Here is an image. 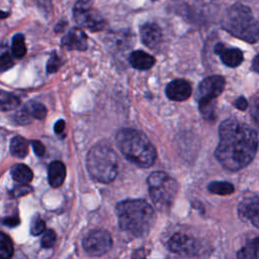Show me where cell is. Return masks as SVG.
<instances>
[{"label": "cell", "mask_w": 259, "mask_h": 259, "mask_svg": "<svg viewBox=\"0 0 259 259\" xmlns=\"http://www.w3.org/2000/svg\"><path fill=\"white\" fill-rule=\"evenodd\" d=\"M133 39V35L127 31L116 32L111 34L108 38L109 47L114 51H124L132 46Z\"/></svg>", "instance_id": "cell-19"}, {"label": "cell", "mask_w": 259, "mask_h": 259, "mask_svg": "<svg viewBox=\"0 0 259 259\" xmlns=\"http://www.w3.org/2000/svg\"><path fill=\"white\" fill-rule=\"evenodd\" d=\"M32 189L26 185V184H20V185H17L16 187H14L11 191H10V194L12 197H18V196H21V195H24L28 192H30Z\"/></svg>", "instance_id": "cell-32"}, {"label": "cell", "mask_w": 259, "mask_h": 259, "mask_svg": "<svg viewBox=\"0 0 259 259\" xmlns=\"http://www.w3.org/2000/svg\"><path fill=\"white\" fill-rule=\"evenodd\" d=\"M11 52L14 58L21 59L26 54V46L24 36L21 33H17L12 38V45H11Z\"/></svg>", "instance_id": "cell-24"}, {"label": "cell", "mask_w": 259, "mask_h": 259, "mask_svg": "<svg viewBox=\"0 0 259 259\" xmlns=\"http://www.w3.org/2000/svg\"><path fill=\"white\" fill-rule=\"evenodd\" d=\"M252 69L259 74V55H257L252 62Z\"/></svg>", "instance_id": "cell-37"}, {"label": "cell", "mask_w": 259, "mask_h": 259, "mask_svg": "<svg viewBox=\"0 0 259 259\" xmlns=\"http://www.w3.org/2000/svg\"><path fill=\"white\" fill-rule=\"evenodd\" d=\"M54 128H55V133H56V134H61V133L64 131V128H65V121H64L63 119L58 120V121L55 123Z\"/></svg>", "instance_id": "cell-36"}, {"label": "cell", "mask_w": 259, "mask_h": 259, "mask_svg": "<svg viewBox=\"0 0 259 259\" xmlns=\"http://www.w3.org/2000/svg\"><path fill=\"white\" fill-rule=\"evenodd\" d=\"M116 214L121 230L134 237H145L153 228L156 214L144 199H126L116 205Z\"/></svg>", "instance_id": "cell-2"}, {"label": "cell", "mask_w": 259, "mask_h": 259, "mask_svg": "<svg viewBox=\"0 0 259 259\" xmlns=\"http://www.w3.org/2000/svg\"><path fill=\"white\" fill-rule=\"evenodd\" d=\"M208 190L212 193L219 194V195H227L234 192V186L230 182L225 181H214L209 183Z\"/></svg>", "instance_id": "cell-26"}, {"label": "cell", "mask_w": 259, "mask_h": 259, "mask_svg": "<svg viewBox=\"0 0 259 259\" xmlns=\"http://www.w3.org/2000/svg\"><path fill=\"white\" fill-rule=\"evenodd\" d=\"M47 115V107L37 101L31 100L24 104L22 109L18 112L16 119L20 123H28L30 118L44 119Z\"/></svg>", "instance_id": "cell-13"}, {"label": "cell", "mask_w": 259, "mask_h": 259, "mask_svg": "<svg viewBox=\"0 0 259 259\" xmlns=\"http://www.w3.org/2000/svg\"><path fill=\"white\" fill-rule=\"evenodd\" d=\"M238 258L250 259L259 258V237L243 247L237 254Z\"/></svg>", "instance_id": "cell-23"}, {"label": "cell", "mask_w": 259, "mask_h": 259, "mask_svg": "<svg viewBox=\"0 0 259 259\" xmlns=\"http://www.w3.org/2000/svg\"><path fill=\"white\" fill-rule=\"evenodd\" d=\"M62 62L60 60V58L58 57L57 54H53L51 56V58L49 59L48 61V64H47V71L48 73H55L61 66Z\"/></svg>", "instance_id": "cell-29"}, {"label": "cell", "mask_w": 259, "mask_h": 259, "mask_svg": "<svg viewBox=\"0 0 259 259\" xmlns=\"http://www.w3.org/2000/svg\"><path fill=\"white\" fill-rule=\"evenodd\" d=\"M56 242V233L53 230L47 231L41 238V247L51 248Z\"/></svg>", "instance_id": "cell-28"}, {"label": "cell", "mask_w": 259, "mask_h": 259, "mask_svg": "<svg viewBox=\"0 0 259 259\" xmlns=\"http://www.w3.org/2000/svg\"><path fill=\"white\" fill-rule=\"evenodd\" d=\"M238 214L243 221H249L259 229V197H247L238 206Z\"/></svg>", "instance_id": "cell-11"}, {"label": "cell", "mask_w": 259, "mask_h": 259, "mask_svg": "<svg viewBox=\"0 0 259 259\" xmlns=\"http://www.w3.org/2000/svg\"><path fill=\"white\" fill-rule=\"evenodd\" d=\"M46 229V224L45 222L39 218V217H36L32 220L31 222V225H30V233L31 235L33 236H38L40 235Z\"/></svg>", "instance_id": "cell-27"}, {"label": "cell", "mask_w": 259, "mask_h": 259, "mask_svg": "<svg viewBox=\"0 0 259 259\" xmlns=\"http://www.w3.org/2000/svg\"><path fill=\"white\" fill-rule=\"evenodd\" d=\"M14 62L10 54L4 53L0 56V72L6 71L13 66Z\"/></svg>", "instance_id": "cell-30"}, {"label": "cell", "mask_w": 259, "mask_h": 259, "mask_svg": "<svg viewBox=\"0 0 259 259\" xmlns=\"http://www.w3.org/2000/svg\"><path fill=\"white\" fill-rule=\"evenodd\" d=\"M222 26L234 36L254 44L259 39V23L249 7L235 4L229 7L223 18Z\"/></svg>", "instance_id": "cell-4"}, {"label": "cell", "mask_w": 259, "mask_h": 259, "mask_svg": "<svg viewBox=\"0 0 259 259\" xmlns=\"http://www.w3.org/2000/svg\"><path fill=\"white\" fill-rule=\"evenodd\" d=\"M225 79L222 76H209L203 79L197 90L198 102L214 101V99L224 91Z\"/></svg>", "instance_id": "cell-9"}, {"label": "cell", "mask_w": 259, "mask_h": 259, "mask_svg": "<svg viewBox=\"0 0 259 259\" xmlns=\"http://www.w3.org/2000/svg\"><path fill=\"white\" fill-rule=\"evenodd\" d=\"M251 116L259 127V97H254L251 103Z\"/></svg>", "instance_id": "cell-31"}, {"label": "cell", "mask_w": 259, "mask_h": 259, "mask_svg": "<svg viewBox=\"0 0 259 259\" xmlns=\"http://www.w3.org/2000/svg\"><path fill=\"white\" fill-rule=\"evenodd\" d=\"M165 92L169 99L174 101H183L190 96L191 85L186 80L176 79L167 85Z\"/></svg>", "instance_id": "cell-15"}, {"label": "cell", "mask_w": 259, "mask_h": 259, "mask_svg": "<svg viewBox=\"0 0 259 259\" xmlns=\"http://www.w3.org/2000/svg\"><path fill=\"white\" fill-rule=\"evenodd\" d=\"M116 145L130 162L142 168L152 166L157 158L153 144L145 134L138 130H120L116 135Z\"/></svg>", "instance_id": "cell-3"}, {"label": "cell", "mask_w": 259, "mask_h": 259, "mask_svg": "<svg viewBox=\"0 0 259 259\" xmlns=\"http://www.w3.org/2000/svg\"><path fill=\"white\" fill-rule=\"evenodd\" d=\"M112 246V239L108 232L95 230L90 232L83 240V248L90 256H101L107 253Z\"/></svg>", "instance_id": "cell-8"}, {"label": "cell", "mask_w": 259, "mask_h": 259, "mask_svg": "<svg viewBox=\"0 0 259 259\" xmlns=\"http://www.w3.org/2000/svg\"><path fill=\"white\" fill-rule=\"evenodd\" d=\"M214 53L220 56L222 62L231 68L238 67L243 62V54L239 49L227 48L224 44H217L214 46Z\"/></svg>", "instance_id": "cell-16"}, {"label": "cell", "mask_w": 259, "mask_h": 259, "mask_svg": "<svg viewBox=\"0 0 259 259\" xmlns=\"http://www.w3.org/2000/svg\"><path fill=\"white\" fill-rule=\"evenodd\" d=\"M219 136L220 142L214 156L226 169L241 170L254 159L258 148V137L248 124L235 118H228L221 123Z\"/></svg>", "instance_id": "cell-1"}, {"label": "cell", "mask_w": 259, "mask_h": 259, "mask_svg": "<svg viewBox=\"0 0 259 259\" xmlns=\"http://www.w3.org/2000/svg\"><path fill=\"white\" fill-rule=\"evenodd\" d=\"M86 166L94 180L101 183H110L117 175L116 154L108 145L96 144L87 154Z\"/></svg>", "instance_id": "cell-5"}, {"label": "cell", "mask_w": 259, "mask_h": 259, "mask_svg": "<svg viewBox=\"0 0 259 259\" xmlns=\"http://www.w3.org/2000/svg\"><path fill=\"white\" fill-rule=\"evenodd\" d=\"M3 224L9 226V227H15L16 225L19 224V220L17 217H10V218H6L3 221Z\"/></svg>", "instance_id": "cell-35"}, {"label": "cell", "mask_w": 259, "mask_h": 259, "mask_svg": "<svg viewBox=\"0 0 259 259\" xmlns=\"http://www.w3.org/2000/svg\"><path fill=\"white\" fill-rule=\"evenodd\" d=\"M10 152L14 157L24 158L28 154L27 141L20 136L14 137L10 142Z\"/></svg>", "instance_id": "cell-21"}, {"label": "cell", "mask_w": 259, "mask_h": 259, "mask_svg": "<svg viewBox=\"0 0 259 259\" xmlns=\"http://www.w3.org/2000/svg\"><path fill=\"white\" fill-rule=\"evenodd\" d=\"M75 21L91 31H98L105 27L106 22L101 14L90 7L89 0H78L73 9Z\"/></svg>", "instance_id": "cell-7"}, {"label": "cell", "mask_w": 259, "mask_h": 259, "mask_svg": "<svg viewBox=\"0 0 259 259\" xmlns=\"http://www.w3.org/2000/svg\"><path fill=\"white\" fill-rule=\"evenodd\" d=\"M168 248L171 252L175 254L189 256L197 252L198 244L192 237L185 234L177 233L174 234L168 241Z\"/></svg>", "instance_id": "cell-10"}, {"label": "cell", "mask_w": 259, "mask_h": 259, "mask_svg": "<svg viewBox=\"0 0 259 259\" xmlns=\"http://www.w3.org/2000/svg\"><path fill=\"white\" fill-rule=\"evenodd\" d=\"M49 183L52 187H60L66 178V167L61 161H53L49 166L48 171Z\"/></svg>", "instance_id": "cell-17"}, {"label": "cell", "mask_w": 259, "mask_h": 259, "mask_svg": "<svg viewBox=\"0 0 259 259\" xmlns=\"http://www.w3.org/2000/svg\"><path fill=\"white\" fill-rule=\"evenodd\" d=\"M141 37L145 46L156 50L162 42L163 34L161 28L156 23L149 22L141 27Z\"/></svg>", "instance_id": "cell-14"}, {"label": "cell", "mask_w": 259, "mask_h": 259, "mask_svg": "<svg viewBox=\"0 0 259 259\" xmlns=\"http://www.w3.org/2000/svg\"><path fill=\"white\" fill-rule=\"evenodd\" d=\"M11 239L4 233H0V259H8L13 255Z\"/></svg>", "instance_id": "cell-25"}, {"label": "cell", "mask_w": 259, "mask_h": 259, "mask_svg": "<svg viewBox=\"0 0 259 259\" xmlns=\"http://www.w3.org/2000/svg\"><path fill=\"white\" fill-rule=\"evenodd\" d=\"M234 104H235L236 108H238L240 110H245L248 106V101L243 96H240L239 98H237V100L235 101Z\"/></svg>", "instance_id": "cell-34"}, {"label": "cell", "mask_w": 259, "mask_h": 259, "mask_svg": "<svg viewBox=\"0 0 259 259\" xmlns=\"http://www.w3.org/2000/svg\"><path fill=\"white\" fill-rule=\"evenodd\" d=\"M10 15V13L8 11H3V10H0V19H4L6 17H8Z\"/></svg>", "instance_id": "cell-39"}, {"label": "cell", "mask_w": 259, "mask_h": 259, "mask_svg": "<svg viewBox=\"0 0 259 259\" xmlns=\"http://www.w3.org/2000/svg\"><path fill=\"white\" fill-rule=\"evenodd\" d=\"M31 146L33 149V152L37 155V156H42L46 152V148L42 145V143H40L39 141H32L31 142Z\"/></svg>", "instance_id": "cell-33"}, {"label": "cell", "mask_w": 259, "mask_h": 259, "mask_svg": "<svg viewBox=\"0 0 259 259\" xmlns=\"http://www.w3.org/2000/svg\"><path fill=\"white\" fill-rule=\"evenodd\" d=\"M62 46L70 51H85L88 47L87 35L83 29L79 27L71 28L63 36Z\"/></svg>", "instance_id": "cell-12"}, {"label": "cell", "mask_w": 259, "mask_h": 259, "mask_svg": "<svg viewBox=\"0 0 259 259\" xmlns=\"http://www.w3.org/2000/svg\"><path fill=\"white\" fill-rule=\"evenodd\" d=\"M11 176L14 181L20 184H28L33 178V173L28 166L24 164H16L11 168Z\"/></svg>", "instance_id": "cell-20"}, {"label": "cell", "mask_w": 259, "mask_h": 259, "mask_svg": "<svg viewBox=\"0 0 259 259\" xmlns=\"http://www.w3.org/2000/svg\"><path fill=\"white\" fill-rule=\"evenodd\" d=\"M20 101L17 96L14 94L0 90V110L1 111H10L15 109L19 105Z\"/></svg>", "instance_id": "cell-22"}, {"label": "cell", "mask_w": 259, "mask_h": 259, "mask_svg": "<svg viewBox=\"0 0 259 259\" xmlns=\"http://www.w3.org/2000/svg\"><path fill=\"white\" fill-rule=\"evenodd\" d=\"M149 194L154 204L162 210L168 209L178 192L177 181L162 171H155L148 177Z\"/></svg>", "instance_id": "cell-6"}, {"label": "cell", "mask_w": 259, "mask_h": 259, "mask_svg": "<svg viewBox=\"0 0 259 259\" xmlns=\"http://www.w3.org/2000/svg\"><path fill=\"white\" fill-rule=\"evenodd\" d=\"M128 61L137 70H148L155 64V59L143 51H135L130 55Z\"/></svg>", "instance_id": "cell-18"}, {"label": "cell", "mask_w": 259, "mask_h": 259, "mask_svg": "<svg viewBox=\"0 0 259 259\" xmlns=\"http://www.w3.org/2000/svg\"><path fill=\"white\" fill-rule=\"evenodd\" d=\"M66 26V22H64V21H60L57 25H56V27H55V30L56 31H61V30H63L64 29V27Z\"/></svg>", "instance_id": "cell-38"}]
</instances>
